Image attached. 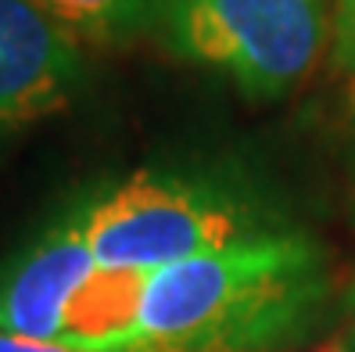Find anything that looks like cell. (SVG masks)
Instances as JSON below:
<instances>
[{"label": "cell", "mask_w": 355, "mask_h": 352, "mask_svg": "<svg viewBox=\"0 0 355 352\" xmlns=\"http://www.w3.org/2000/svg\"><path fill=\"white\" fill-rule=\"evenodd\" d=\"M352 144H355V101H352Z\"/></svg>", "instance_id": "obj_12"}, {"label": "cell", "mask_w": 355, "mask_h": 352, "mask_svg": "<svg viewBox=\"0 0 355 352\" xmlns=\"http://www.w3.org/2000/svg\"><path fill=\"white\" fill-rule=\"evenodd\" d=\"M302 352H355V338H352L348 327H341L338 335H330L327 342L312 345V349H302Z\"/></svg>", "instance_id": "obj_10"}, {"label": "cell", "mask_w": 355, "mask_h": 352, "mask_svg": "<svg viewBox=\"0 0 355 352\" xmlns=\"http://www.w3.org/2000/svg\"><path fill=\"white\" fill-rule=\"evenodd\" d=\"M83 83L79 40L29 0H0V140L65 112Z\"/></svg>", "instance_id": "obj_4"}, {"label": "cell", "mask_w": 355, "mask_h": 352, "mask_svg": "<svg viewBox=\"0 0 355 352\" xmlns=\"http://www.w3.org/2000/svg\"><path fill=\"white\" fill-rule=\"evenodd\" d=\"M79 209L90 252L108 270H162L287 231L237 183L180 169H140Z\"/></svg>", "instance_id": "obj_2"}, {"label": "cell", "mask_w": 355, "mask_h": 352, "mask_svg": "<svg viewBox=\"0 0 355 352\" xmlns=\"http://www.w3.org/2000/svg\"><path fill=\"white\" fill-rule=\"evenodd\" d=\"M79 44H130L158 29L165 0H29Z\"/></svg>", "instance_id": "obj_7"}, {"label": "cell", "mask_w": 355, "mask_h": 352, "mask_svg": "<svg viewBox=\"0 0 355 352\" xmlns=\"http://www.w3.org/2000/svg\"><path fill=\"white\" fill-rule=\"evenodd\" d=\"M334 58L341 72L355 76V0H334Z\"/></svg>", "instance_id": "obj_8"}, {"label": "cell", "mask_w": 355, "mask_h": 352, "mask_svg": "<svg viewBox=\"0 0 355 352\" xmlns=\"http://www.w3.org/2000/svg\"><path fill=\"white\" fill-rule=\"evenodd\" d=\"M94 270L97 259L76 205L0 270V335L58 342L72 295Z\"/></svg>", "instance_id": "obj_5"}, {"label": "cell", "mask_w": 355, "mask_h": 352, "mask_svg": "<svg viewBox=\"0 0 355 352\" xmlns=\"http://www.w3.org/2000/svg\"><path fill=\"white\" fill-rule=\"evenodd\" d=\"M162 40L176 58L216 69L248 97H284L334 33L330 0H165Z\"/></svg>", "instance_id": "obj_3"}, {"label": "cell", "mask_w": 355, "mask_h": 352, "mask_svg": "<svg viewBox=\"0 0 355 352\" xmlns=\"http://www.w3.org/2000/svg\"><path fill=\"white\" fill-rule=\"evenodd\" d=\"M327 252L277 231L151 270L126 352H287L323 324Z\"/></svg>", "instance_id": "obj_1"}, {"label": "cell", "mask_w": 355, "mask_h": 352, "mask_svg": "<svg viewBox=\"0 0 355 352\" xmlns=\"http://www.w3.org/2000/svg\"><path fill=\"white\" fill-rule=\"evenodd\" d=\"M345 317H348V320H345V327L352 330V338H355V292H352V295H348V302H345Z\"/></svg>", "instance_id": "obj_11"}, {"label": "cell", "mask_w": 355, "mask_h": 352, "mask_svg": "<svg viewBox=\"0 0 355 352\" xmlns=\"http://www.w3.org/2000/svg\"><path fill=\"white\" fill-rule=\"evenodd\" d=\"M0 352H83L65 342H40V338H18V335H0Z\"/></svg>", "instance_id": "obj_9"}, {"label": "cell", "mask_w": 355, "mask_h": 352, "mask_svg": "<svg viewBox=\"0 0 355 352\" xmlns=\"http://www.w3.org/2000/svg\"><path fill=\"white\" fill-rule=\"evenodd\" d=\"M151 270H97L79 284L65 309L61 338L83 352H126L140 317V299Z\"/></svg>", "instance_id": "obj_6"}]
</instances>
